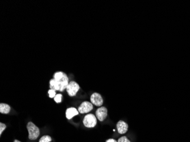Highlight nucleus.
Listing matches in <instances>:
<instances>
[{
    "instance_id": "obj_15",
    "label": "nucleus",
    "mask_w": 190,
    "mask_h": 142,
    "mask_svg": "<svg viewBox=\"0 0 190 142\" xmlns=\"http://www.w3.org/2000/svg\"><path fill=\"white\" fill-rule=\"evenodd\" d=\"M6 128V126L5 124L0 123V135H2V132L4 131Z\"/></svg>"
},
{
    "instance_id": "obj_18",
    "label": "nucleus",
    "mask_w": 190,
    "mask_h": 142,
    "mask_svg": "<svg viewBox=\"0 0 190 142\" xmlns=\"http://www.w3.org/2000/svg\"><path fill=\"white\" fill-rule=\"evenodd\" d=\"M14 142H21L20 141H19L18 140H14Z\"/></svg>"
},
{
    "instance_id": "obj_2",
    "label": "nucleus",
    "mask_w": 190,
    "mask_h": 142,
    "mask_svg": "<svg viewBox=\"0 0 190 142\" xmlns=\"http://www.w3.org/2000/svg\"><path fill=\"white\" fill-rule=\"evenodd\" d=\"M27 128L29 132V139L34 140L36 139L40 134V130L36 124L32 122H29L27 124Z\"/></svg>"
},
{
    "instance_id": "obj_7",
    "label": "nucleus",
    "mask_w": 190,
    "mask_h": 142,
    "mask_svg": "<svg viewBox=\"0 0 190 142\" xmlns=\"http://www.w3.org/2000/svg\"><path fill=\"white\" fill-rule=\"evenodd\" d=\"M108 115V110L105 107H100L96 111V117L100 122L104 121Z\"/></svg>"
},
{
    "instance_id": "obj_11",
    "label": "nucleus",
    "mask_w": 190,
    "mask_h": 142,
    "mask_svg": "<svg viewBox=\"0 0 190 142\" xmlns=\"http://www.w3.org/2000/svg\"><path fill=\"white\" fill-rule=\"evenodd\" d=\"M50 89H53L54 91H60V87L59 84L55 80L54 78L51 79L50 81Z\"/></svg>"
},
{
    "instance_id": "obj_1",
    "label": "nucleus",
    "mask_w": 190,
    "mask_h": 142,
    "mask_svg": "<svg viewBox=\"0 0 190 142\" xmlns=\"http://www.w3.org/2000/svg\"><path fill=\"white\" fill-rule=\"evenodd\" d=\"M54 78L58 83L60 92H63L68 85V78L67 74L63 72H58L55 73Z\"/></svg>"
},
{
    "instance_id": "obj_16",
    "label": "nucleus",
    "mask_w": 190,
    "mask_h": 142,
    "mask_svg": "<svg viewBox=\"0 0 190 142\" xmlns=\"http://www.w3.org/2000/svg\"><path fill=\"white\" fill-rule=\"evenodd\" d=\"M117 142H131L127 137H122L118 139Z\"/></svg>"
},
{
    "instance_id": "obj_10",
    "label": "nucleus",
    "mask_w": 190,
    "mask_h": 142,
    "mask_svg": "<svg viewBox=\"0 0 190 142\" xmlns=\"http://www.w3.org/2000/svg\"><path fill=\"white\" fill-rule=\"evenodd\" d=\"M10 106L6 104L1 103L0 104V113L2 114H7L9 113L10 111Z\"/></svg>"
},
{
    "instance_id": "obj_3",
    "label": "nucleus",
    "mask_w": 190,
    "mask_h": 142,
    "mask_svg": "<svg viewBox=\"0 0 190 142\" xmlns=\"http://www.w3.org/2000/svg\"><path fill=\"white\" fill-rule=\"evenodd\" d=\"M83 122L86 127L93 128L97 124L96 117L92 114H88L84 117Z\"/></svg>"
},
{
    "instance_id": "obj_4",
    "label": "nucleus",
    "mask_w": 190,
    "mask_h": 142,
    "mask_svg": "<svg viewBox=\"0 0 190 142\" xmlns=\"http://www.w3.org/2000/svg\"><path fill=\"white\" fill-rule=\"evenodd\" d=\"M80 89L79 84L75 81H71L69 83L67 87L66 88L67 92L68 94L70 97H73L76 96L77 92Z\"/></svg>"
},
{
    "instance_id": "obj_12",
    "label": "nucleus",
    "mask_w": 190,
    "mask_h": 142,
    "mask_svg": "<svg viewBox=\"0 0 190 142\" xmlns=\"http://www.w3.org/2000/svg\"><path fill=\"white\" fill-rule=\"evenodd\" d=\"M52 140L51 137L49 135H45L41 137L39 142H50Z\"/></svg>"
},
{
    "instance_id": "obj_14",
    "label": "nucleus",
    "mask_w": 190,
    "mask_h": 142,
    "mask_svg": "<svg viewBox=\"0 0 190 142\" xmlns=\"http://www.w3.org/2000/svg\"><path fill=\"white\" fill-rule=\"evenodd\" d=\"M48 93L49 94V96L50 98H54L55 96L56 95V92L54 90H53V89H50L49 91H48Z\"/></svg>"
},
{
    "instance_id": "obj_8",
    "label": "nucleus",
    "mask_w": 190,
    "mask_h": 142,
    "mask_svg": "<svg viewBox=\"0 0 190 142\" xmlns=\"http://www.w3.org/2000/svg\"><path fill=\"white\" fill-rule=\"evenodd\" d=\"M118 133L120 134H124L128 130V124L123 121H120L117 124Z\"/></svg>"
},
{
    "instance_id": "obj_17",
    "label": "nucleus",
    "mask_w": 190,
    "mask_h": 142,
    "mask_svg": "<svg viewBox=\"0 0 190 142\" xmlns=\"http://www.w3.org/2000/svg\"><path fill=\"white\" fill-rule=\"evenodd\" d=\"M106 142H117L116 140H114V139H108Z\"/></svg>"
},
{
    "instance_id": "obj_9",
    "label": "nucleus",
    "mask_w": 190,
    "mask_h": 142,
    "mask_svg": "<svg viewBox=\"0 0 190 142\" xmlns=\"http://www.w3.org/2000/svg\"><path fill=\"white\" fill-rule=\"evenodd\" d=\"M79 114L78 110L75 107H70L66 110V118L68 119H71L73 118L75 115H77Z\"/></svg>"
},
{
    "instance_id": "obj_5",
    "label": "nucleus",
    "mask_w": 190,
    "mask_h": 142,
    "mask_svg": "<svg viewBox=\"0 0 190 142\" xmlns=\"http://www.w3.org/2000/svg\"><path fill=\"white\" fill-rule=\"evenodd\" d=\"M93 104L88 101H84L78 108V111L81 114L87 113L93 109Z\"/></svg>"
},
{
    "instance_id": "obj_6",
    "label": "nucleus",
    "mask_w": 190,
    "mask_h": 142,
    "mask_svg": "<svg viewBox=\"0 0 190 142\" xmlns=\"http://www.w3.org/2000/svg\"><path fill=\"white\" fill-rule=\"evenodd\" d=\"M91 102L96 106H101L103 104V98L98 93H93L91 96Z\"/></svg>"
},
{
    "instance_id": "obj_13",
    "label": "nucleus",
    "mask_w": 190,
    "mask_h": 142,
    "mask_svg": "<svg viewBox=\"0 0 190 142\" xmlns=\"http://www.w3.org/2000/svg\"><path fill=\"white\" fill-rule=\"evenodd\" d=\"M62 95L61 94H56L54 97V100L56 103H60L62 101Z\"/></svg>"
}]
</instances>
